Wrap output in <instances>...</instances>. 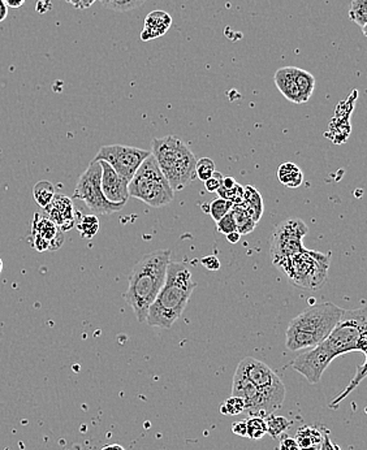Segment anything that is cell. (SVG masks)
Listing matches in <instances>:
<instances>
[{
    "label": "cell",
    "mask_w": 367,
    "mask_h": 450,
    "mask_svg": "<svg viewBox=\"0 0 367 450\" xmlns=\"http://www.w3.org/2000/svg\"><path fill=\"white\" fill-rule=\"evenodd\" d=\"M217 228H218L219 233H223L226 236H227L228 233L237 230L236 221L233 218V213L229 211L220 220L217 221Z\"/></svg>",
    "instance_id": "e575fe53"
},
{
    "label": "cell",
    "mask_w": 367,
    "mask_h": 450,
    "mask_svg": "<svg viewBox=\"0 0 367 450\" xmlns=\"http://www.w3.org/2000/svg\"><path fill=\"white\" fill-rule=\"evenodd\" d=\"M151 154L174 192L181 190L197 178L194 154L175 135L154 138Z\"/></svg>",
    "instance_id": "277c9868"
},
{
    "label": "cell",
    "mask_w": 367,
    "mask_h": 450,
    "mask_svg": "<svg viewBox=\"0 0 367 450\" xmlns=\"http://www.w3.org/2000/svg\"><path fill=\"white\" fill-rule=\"evenodd\" d=\"M278 177H279V181L283 185L288 186L292 189L302 185V183H304L302 171L292 161L283 163L280 166L279 171H278Z\"/></svg>",
    "instance_id": "44dd1931"
},
{
    "label": "cell",
    "mask_w": 367,
    "mask_h": 450,
    "mask_svg": "<svg viewBox=\"0 0 367 450\" xmlns=\"http://www.w3.org/2000/svg\"><path fill=\"white\" fill-rule=\"evenodd\" d=\"M194 288L195 283L193 282L188 265L183 262H169L166 282L150 306L146 323L151 327L169 329L183 315Z\"/></svg>",
    "instance_id": "7a4b0ae2"
},
{
    "label": "cell",
    "mask_w": 367,
    "mask_h": 450,
    "mask_svg": "<svg viewBox=\"0 0 367 450\" xmlns=\"http://www.w3.org/2000/svg\"><path fill=\"white\" fill-rule=\"evenodd\" d=\"M102 168L101 186L105 198L112 204H127L128 194V181L115 172L112 167L103 160H99Z\"/></svg>",
    "instance_id": "9a60e30c"
},
{
    "label": "cell",
    "mask_w": 367,
    "mask_h": 450,
    "mask_svg": "<svg viewBox=\"0 0 367 450\" xmlns=\"http://www.w3.org/2000/svg\"><path fill=\"white\" fill-rule=\"evenodd\" d=\"M297 84L298 90L301 94V100H302V103H306L314 93V76L310 72L297 68Z\"/></svg>",
    "instance_id": "d4e9b609"
},
{
    "label": "cell",
    "mask_w": 367,
    "mask_h": 450,
    "mask_svg": "<svg viewBox=\"0 0 367 450\" xmlns=\"http://www.w3.org/2000/svg\"><path fill=\"white\" fill-rule=\"evenodd\" d=\"M171 250H155L139 260L131 270L124 300L140 323L146 322L150 306L166 282Z\"/></svg>",
    "instance_id": "6da1fadb"
},
{
    "label": "cell",
    "mask_w": 367,
    "mask_h": 450,
    "mask_svg": "<svg viewBox=\"0 0 367 450\" xmlns=\"http://www.w3.org/2000/svg\"><path fill=\"white\" fill-rule=\"evenodd\" d=\"M232 432L237 435V436H243V437H247V428H246V421H241V422H236L232 425Z\"/></svg>",
    "instance_id": "ab89813d"
},
{
    "label": "cell",
    "mask_w": 367,
    "mask_h": 450,
    "mask_svg": "<svg viewBox=\"0 0 367 450\" xmlns=\"http://www.w3.org/2000/svg\"><path fill=\"white\" fill-rule=\"evenodd\" d=\"M101 163L96 160H91L86 171L79 176L73 198L82 201L93 213L110 215L120 211L124 204H112L105 198L101 186Z\"/></svg>",
    "instance_id": "ba28073f"
},
{
    "label": "cell",
    "mask_w": 367,
    "mask_h": 450,
    "mask_svg": "<svg viewBox=\"0 0 367 450\" xmlns=\"http://www.w3.org/2000/svg\"><path fill=\"white\" fill-rule=\"evenodd\" d=\"M342 310L333 302H322L292 319L285 333L287 349L297 352L323 343L340 320Z\"/></svg>",
    "instance_id": "3957f363"
},
{
    "label": "cell",
    "mask_w": 367,
    "mask_h": 450,
    "mask_svg": "<svg viewBox=\"0 0 367 450\" xmlns=\"http://www.w3.org/2000/svg\"><path fill=\"white\" fill-rule=\"evenodd\" d=\"M8 16V6L4 0H0V22H3Z\"/></svg>",
    "instance_id": "b9f144b4"
},
{
    "label": "cell",
    "mask_w": 367,
    "mask_h": 450,
    "mask_svg": "<svg viewBox=\"0 0 367 450\" xmlns=\"http://www.w3.org/2000/svg\"><path fill=\"white\" fill-rule=\"evenodd\" d=\"M247 437L253 440H261L264 435H267V425L262 416H252L246 419Z\"/></svg>",
    "instance_id": "83f0119b"
},
{
    "label": "cell",
    "mask_w": 367,
    "mask_h": 450,
    "mask_svg": "<svg viewBox=\"0 0 367 450\" xmlns=\"http://www.w3.org/2000/svg\"><path fill=\"white\" fill-rule=\"evenodd\" d=\"M319 450H341V448L337 444L333 442L328 435H323V440H322V445H321Z\"/></svg>",
    "instance_id": "60d3db41"
},
{
    "label": "cell",
    "mask_w": 367,
    "mask_h": 450,
    "mask_svg": "<svg viewBox=\"0 0 367 450\" xmlns=\"http://www.w3.org/2000/svg\"><path fill=\"white\" fill-rule=\"evenodd\" d=\"M275 267L295 286L306 291H318L327 282L330 256L304 249L296 256L280 260Z\"/></svg>",
    "instance_id": "5b68a950"
},
{
    "label": "cell",
    "mask_w": 367,
    "mask_h": 450,
    "mask_svg": "<svg viewBox=\"0 0 367 450\" xmlns=\"http://www.w3.org/2000/svg\"><path fill=\"white\" fill-rule=\"evenodd\" d=\"M231 212L233 213V218L236 221L237 232L244 236V234H249L255 230L257 223L250 218V215L246 212L244 207L241 204H233Z\"/></svg>",
    "instance_id": "7402d4cb"
},
{
    "label": "cell",
    "mask_w": 367,
    "mask_h": 450,
    "mask_svg": "<svg viewBox=\"0 0 367 450\" xmlns=\"http://www.w3.org/2000/svg\"><path fill=\"white\" fill-rule=\"evenodd\" d=\"M102 450H125V448L119 444H110V445H105Z\"/></svg>",
    "instance_id": "bcb514c9"
},
{
    "label": "cell",
    "mask_w": 367,
    "mask_h": 450,
    "mask_svg": "<svg viewBox=\"0 0 367 450\" xmlns=\"http://www.w3.org/2000/svg\"><path fill=\"white\" fill-rule=\"evenodd\" d=\"M223 177L224 176H223L220 172L215 171V172L212 173V176H211L209 180L205 181L206 190L210 192V193H217V190L221 186V183H223Z\"/></svg>",
    "instance_id": "d590c367"
},
{
    "label": "cell",
    "mask_w": 367,
    "mask_h": 450,
    "mask_svg": "<svg viewBox=\"0 0 367 450\" xmlns=\"http://www.w3.org/2000/svg\"><path fill=\"white\" fill-rule=\"evenodd\" d=\"M172 25V18L165 11H153L145 18L143 30L141 32V39L143 42L153 41L165 36Z\"/></svg>",
    "instance_id": "ac0fdd59"
},
{
    "label": "cell",
    "mask_w": 367,
    "mask_h": 450,
    "mask_svg": "<svg viewBox=\"0 0 367 450\" xmlns=\"http://www.w3.org/2000/svg\"><path fill=\"white\" fill-rule=\"evenodd\" d=\"M215 171V163L210 158H202L195 163V176L203 183L209 180Z\"/></svg>",
    "instance_id": "1f68e13d"
},
{
    "label": "cell",
    "mask_w": 367,
    "mask_h": 450,
    "mask_svg": "<svg viewBox=\"0 0 367 450\" xmlns=\"http://www.w3.org/2000/svg\"><path fill=\"white\" fill-rule=\"evenodd\" d=\"M240 204L244 207L246 212L250 215V218L255 223L261 220L263 210H264L262 195L254 186H244V198H243V202Z\"/></svg>",
    "instance_id": "d6986e66"
},
{
    "label": "cell",
    "mask_w": 367,
    "mask_h": 450,
    "mask_svg": "<svg viewBox=\"0 0 367 450\" xmlns=\"http://www.w3.org/2000/svg\"><path fill=\"white\" fill-rule=\"evenodd\" d=\"M237 371L250 380L275 406L281 407L285 399V387L271 367L253 357H246L237 366Z\"/></svg>",
    "instance_id": "30bf717a"
},
{
    "label": "cell",
    "mask_w": 367,
    "mask_h": 450,
    "mask_svg": "<svg viewBox=\"0 0 367 450\" xmlns=\"http://www.w3.org/2000/svg\"><path fill=\"white\" fill-rule=\"evenodd\" d=\"M75 227L79 230L82 239H93L99 230V220L96 215H79Z\"/></svg>",
    "instance_id": "603a6c76"
},
{
    "label": "cell",
    "mask_w": 367,
    "mask_h": 450,
    "mask_svg": "<svg viewBox=\"0 0 367 450\" xmlns=\"http://www.w3.org/2000/svg\"><path fill=\"white\" fill-rule=\"evenodd\" d=\"M103 7L112 9L116 12H128L131 9L139 8L149 0H99Z\"/></svg>",
    "instance_id": "f1b7e54d"
},
{
    "label": "cell",
    "mask_w": 367,
    "mask_h": 450,
    "mask_svg": "<svg viewBox=\"0 0 367 450\" xmlns=\"http://www.w3.org/2000/svg\"><path fill=\"white\" fill-rule=\"evenodd\" d=\"M217 193L221 199L229 201L233 204H240L244 198V186L236 184L232 189H226V187L220 186L217 190Z\"/></svg>",
    "instance_id": "4dcf8cb0"
},
{
    "label": "cell",
    "mask_w": 367,
    "mask_h": 450,
    "mask_svg": "<svg viewBox=\"0 0 367 450\" xmlns=\"http://www.w3.org/2000/svg\"><path fill=\"white\" fill-rule=\"evenodd\" d=\"M4 1H6V4L8 6V8L16 9L22 7L27 0H4Z\"/></svg>",
    "instance_id": "7bdbcfd3"
},
{
    "label": "cell",
    "mask_w": 367,
    "mask_h": 450,
    "mask_svg": "<svg viewBox=\"0 0 367 450\" xmlns=\"http://www.w3.org/2000/svg\"><path fill=\"white\" fill-rule=\"evenodd\" d=\"M279 450H300L297 442L293 437H284L280 442Z\"/></svg>",
    "instance_id": "74e56055"
},
{
    "label": "cell",
    "mask_w": 367,
    "mask_h": 450,
    "mask_svg": "<svg viewBox=\"0 0 367 450\" xmlns=\"http://www.w3.org/2000/svg\"><path fill=\"white\" fill-rule=\"evenodd\" d=\"M233 207V204L229 202V201H226V199H221V198H218L215 201H212L210 204V210H209V215H211V218L215 221H219L224 215H227L228 212L232 210Z\"/></svg>",
    "instance_id": "d6a6232c"
},
{
    "label": "cell",
    "mask_w": 367,
    "mask_h": 450,
    "mask_svg": "<svg viewBox=\"0 0 367 450\" xmlns=\"http://www.w3.org/2000/svg\"><path fill=\"white\" fill-rule=\"evenodd\" d=\"M335 357L330 353L322 343L314 348H310L305 353L300 354L292 362L293 370L301 373L310 384L319 383L324 371L331 364Z\"/></svg>",
    "instance_id": "4fadbf2b"
},
{
    "label": "cell",
    "mask_w": 367,
    "mask_h": 450,
    "mask_svg": "<svg viewBox=\"0 0 367 450\" xmlns=\"http://www.w3.org/2000/svg\"><path fill=\"white\" fill-rule=\"evenodd\" d=\"M365 376H366V362H363L361 366H359V371H357L356 376L352 379L349 385L345 388V390L341 393L340 396L333 399V404H331V407L339 406V404H340L341 401H342L344 398L347 397V396H349L350 392H352L353 389H356L359 387V383H361L362 380L365 379Z\"/></svg>",
    "instance_id": "f546056e"
},
{
    "label": "cell",
    "mask_w": 367,
    "mask_h": 450,
    "mask_svg": "<svg viewBox=\"0 0 367 450\" xmlns=\"http://www.w3.org/2000/svg\"><path fill=\"white\" fill-rule=\"evenodd\" d=\"M266 425H267V433L271 436L272 439H278L283 433L288 431L290 427V422L284 416L279 415H267Z\"/></svg>",
    "instance_id": "4316f807"
},
{
    "label": "cell",
    "mask_w": 367,
    "mask_h": 450,
    "mask_svg": "<svg viewBox=\"0 0 367 450\" xmlns=\"http://www.w3.org/2000/svg\"><path fill=\"white\" fill-rule=\"evenodd\" d=\"M245 410L244 401L240 397L232 396L224 401L220 406V413L223 415H238Z\"/></svg>",
    "instance_id": "836d02e7"
},
{
    "label": "cell",
    "mask_w": 367,
    "mask_h": 450,
    "mask_svg": "<svg viewBox=\"0 0 367 450\" xmlns=\"http://www.w3.org/2000/svg\"><path fill=\"white\" fill-rule=\"evenodd\" d=\"M128 194L151 207H163L174 201L175 192L162 173L153 154L142 161L131 177L128 184Z\"/></svg>",
    "instance_id": "52a82bcc"
},
{
    "label": "cell",
    "mask_w": 367,
    "mask_h": 450,
    "mask_svg": "<svg viewBox=\"0 0 367 450\" xmlns=\"http://www.w3.org/2000/svg\"><path fill=\"white\" fill-rule=\"evenodd\" d=\"M309 233L305 221L289 218L281 221L273 230L270 239V256L273 265L280 260L296 256L304 250V237Z\"/></svg>",
    "instance_id": "9c48e42d"
},
{
    "label": "cell",
    "mask_w": 367,
    "mask_h": 450,
    "mask_svg": "<svg viewBox=\"0 0 367 450\" xmlns=\"http://www.w3.org/2000/svg\"><path fill=\"white\" fill-rule=\"evenodd\" d=\"M49 219L61 230L68 232L76 225V211L70 197L63 194L53 195V201L44 209Z\"/></svg>",
    "instance_id": "2e32d148"
},
{
    "label": "cell",
    "mask_w": 367,
    "mask_h": 450,
    "mask_svg": "<svg viewBox=\"0 0 367 450\" xmlns=\"http://www.w3.org/2000/svg\"><path fill=\"white\" fill-rule=\"evenodd\" d=\"M227 239L228 242H231V244H237V242L241 239V234H240L237 230L231 232V233H228L227 234Z\"/></svg>",
    "instance_id": "f6af8a7d"
},
{
    "label": "cell",
    "mask_w": 367,
    "mask_h": 450,
    "mask_svg": "<svg viewBox=\"0 0 367 450\" xmlns=\"http://www.w3.org/2000/svg\"><path fill=\"white\" fill-rule=\"evenodd\" d=\"M1 271H3V260L0 259V274H1Z\"/></svg>",
    "instance_id": "c3c4849f"
},
{
    "label": "cell",
    "mask_w": 367,
    "mask_h": 450,
    "mask_svg": "<svg viewBox=\"0 0 367 450\" xmlns=\"http://www.w3.org/2000/svg\"><path fill=\"white\" fill-rule=\"evenodd\" d=\"M322 440L323 435L311 425H302L296 433V442L300 450H319Z\"/></svg>",
    "instance_id": "ffe728a7"
},
{
    "label": "cell",
    "mask_w": 367,
    "mask_h": 450,
    "mask_svg": "<svg viewBox=\"0 0 367 450\" xmlns=\"http://www.w3.org/2000/svg\"><path fill=\"white\" fill-rule=\"evenodd\" d=\"M32 242L37 251H53L63 246L64 232H61L47 216L35 213L32 224Z\"/></svg>",
    "instance_id": "5bb4252c"
},
{
    "label": "cell",
    "mask_w": 367,
    "mask_h": 450,
    "mask_svg": "<svg viewBox=\"0 0 367 450\" xmlns=\"http://www.w3.org/2000/svg\"><path fill=\"white\" fill-rule=\"evenodd\" d=\"M201 263L203 267H206L210 271H218L219 268H220V262H219L218 258L215 256H207L202 258Z\"/></svg>",
    "instance_id": "8d00e7d4"
},
{
    "label": "cell",
    "mask_w": 367,
    "mask_h": 450,
    "mask_svg": "<svg viewBox=\"0 0 367 450\" xmlns=\"http://www.w3.org/2000/svg\"><path fill=\"white\" fill-rule=\"evenodd\" d=\"M150 154L151 152L149 151L142 150L139 147L124 145H107L99 149L93 160H103L108 163L117 175H120L129 183L136 171L142 164V161L146 159Z\"/></svg>",
    "instance_id": "8fae6325"
},
{
    "label": "cell",
    "mask_w": 367,
    "mask_h": 450,
    "mask_svg": "<svg viewBox=\"0 0 367 450\" xmlns=\"http://www.w3.org/2000/svg\"><path fill=\"white\" fill-rule=\"evenodd\" d=\"M202 209H203V211L207 212V213H209V210H210V204H203V206H202Z\"/></svg>",
    "instance_id": "7dc6e473"
},
{
    "label": "cell",
    "mask_w": 367,
    "mask_h": 450,
    "mask_svg": "<svg viewBox=\"0 0 367 450\" xmlns=\"http://www.w3.org/2000/svg\"><path fill=\"white\" fill-rule=\"evenodd\" d=\"M275 85L279 88L280 93L288 99L289 102L302 105L301 94L298 90L297 67H285L280 68L273 74Z\"/></svg>",
    "instance_id": "e0dca14e"
},
{
    "label": "cell",
    "mask_w": 367,
    "mask_h": 450,
    "mask_svg": "<svg viewBox=\"0 0 367 450\" xmlns=\"http://www.w3.org/2000/svg\"><path fill=\"white\" fill-rule=\"evenodd\" d=\"M349 18L362 29L363 36L366 37L367 0H352L349 7Z\"/></svg>",
    "instance_id": "cb8c5ba5"
},
{
    "label": "cell",
    "mask_w": 367,
    "mask_h": 450,
    "mask_svg": "<svg viewBox=\"0 0 367 450\" xmlns=\"http://www.w3.org/2000/svg\"><path fill=\"white\" fill-rule=\"evenodd\" d=\"M232 396L240 397L247 410L253 416H267L278 410L269 398L254 385L250 380L246 379L243 373L236 370L232 381Z\"/></svg>",
    "instance_id": "7c38bea8"
},
{
    "label": "cell",
    "mask_w": 367,
    "mask_h": 450,
    "mask_svg": "<svg viewBox=\"0 0 367 450\" xmlns=\"http://www.w3.org/2000/svg\"><path fill=\"white\" fill-rule=\"evenodd\" d=\"M322 344L335 358L350 352L367 354V310H342L340 320Z\"/></svg>",
    "instance_id": "8992f818"
},
{
    "label": "cell",
    "mask_w": 367,
    "mask_h": 450,
    "mask_svg": "<svg viewBox=\"0 0 367 450\" xmlns=\"http://www.w3.org/2000/svg\"><path fill=\"white\" fill-rule=\"evenodd\" d=\"M55 193V187L50 181H39L37 183L33 189V195H34L35 202L39 204L41 207L46 209L50 202L53 201Z\"/></svg>",
    "instance_id": "484cf974"
},
{
    "label": "cell",
    "mask_w": 367,
    "mask_h": 450,
    "mask_svg": "<svg viewBox=\"0 0 367 450\" xmlns=\"http://www.w3.org/2000/svg\"><path fill=\"white\" fill-rule=\"evenodd\" d=\"M65 1L70 3V6H73L75 8L86 9L91 7L96 0H65Z\"/></svg>",
    "instance_id": "f35d334b"
},
{
    "label": "cell",
    "mask_w": 367,
    "mask_h": 450,
    "mask_svg": "<svg viewBox=\"0 0 367 450\" xmlns=\"http://www.w3.org/2000/svg\"><path fill=\"white\" fill-rule=\"evenodd\" d=\"M237 181L233 177H223V183L221 186L226 189H232L233 186L236 185Z\"/></svg>",
    "instance_id": "ee69618b"
}]
</instances>
